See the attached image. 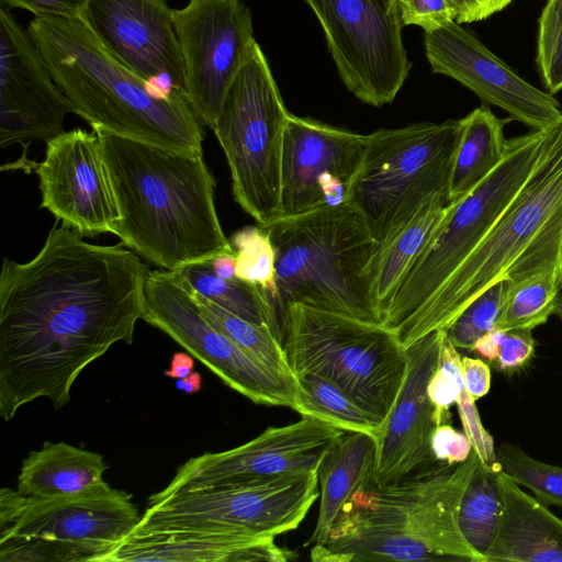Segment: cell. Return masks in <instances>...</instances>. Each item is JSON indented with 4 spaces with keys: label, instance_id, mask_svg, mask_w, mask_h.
Listing matches in <instances>:
<instances>
[{
    "label": "cell",
    "instance_id": "cell-1",
    "mask_svg": "<svg viewBox=\"0 0 562 562\" xmlns=\"http://www.w3.org/2000/svg\"><path fill=\"white\" fill-rule=\"evenodd\" d=\"M61 223L40 252L0 273V416L46 397L55 409L70 400L80 373L119 341L132 344L144 314L148 273L121 241L90 244Z\"/></svg>",
    "mask_w": 562,
    "mask_h": 562
},
{
    "label": "cell",
    "instance_id": "cell-2",
    "mask_svg": "<svg viewBox=\"0 0 562 562\" xmlns=\"http://www.w3.org/2000/svg\"><path fill=\"white\" fill-rule=\"evenodd\" d=\"M97 133L120 215L112 234L127 248L169 271L235 252L202 153Z\"/></svg>",
    "mask_w": 562,
    "mask_h": 562
},
{
    "label": "cell",
    "instance_id": "cell-3",
    "mask_svg": "<svg viewBox=\"0 0 562 562\" xmlns=\"http://www.w3.org/2000/svg\"><path fill=\"white\" fill-rule=\"evenodd\" d=\"M27 31L72 111L93 131L203 153L202 122L184 94H166L119 61L86 22L34 18Z\"/></svg>",
    "mask_w": 562,
    "mask_h": 562
},
{
    "label": "cell",
    "instance_id": "cell-4",
    "mask_svg": "<svg viewBox=\"0 0 562 562\" xmlns=\"http://www.w3.org/2000/svg\"><path fill=\"white\" fill-rule=\"evenodd\" d=\"M479 459L453 467L438 462L397 483L370 479L348 498L314 562L470 561L483 562L458 524L460 501Z\"/></svg>",
    "mask_w": 562,
    "mask_h": 562
},
{
    "label": "cell",
    "instance_id": "cell-5",
    "mask_svg": "<svg viewBox=\"0 0 562 562\" xmlns=\"http://www.w3.org/2000/svg\"><path fill=\"white\" fill-rule=\"evenodd\" d=\"M551 269L562 273V117L547 127L541 154L506 210L397 337L406 349L435 330H447L494 284Z\"/></svg>",
    "mask_w": 562,
    "mask_h": 562
},
{
    "label": "cell",
    "instance_id": "cell-6",
    "mask_svg": "<svg viewBox=\"0 0 562 562\" xmlns=\"http://www.w3.org/2000/svg\"><path fill=\"white\" fill-rule=\"evenodd\" d=\"M261 227L276 252L279 316L294 302L381 323L374 296L381 243L347 201Z\"/></svg>",
    "mask_w": 562,
    "mask_h": 562
},
{
    "label": "cell",
    "instance_id": "cell-7",
    "mask_svg": "<svg viewBox=\"0 0 562 562\" xmlns=\"http://www.w3.org/2000/svg\"><path fill=\"white\" fill-rule=\"evenodd\" d=\"M280 321L294 375L312 372L333 381L384 424L407 369L406 349L393 330L294 302L284 306Z\"/></svg>",
    "mask_w": 562,
    "mask_h": 562
},
{
    "label": "cell",
    "instance_id": "cell-8",
    "mask_svg": "<svg viewBox=\"0 0 562 562\" xmlns=\"http://www.w3.org/2000/svg\"><path fill=\"white\" fill-rule=\"evenodd\" d=\"M460 131V120H448L367 134L364 155L346 201L379 243L408 222L431 195L448 198Z\"/></svg>",
    "mask_w": 562,
    "mask_h": 562
},
{
    "label": "cell",
    "instance_id": "cell-9",
    "mask_svg": "<svg viewBox=\"0 0 562 562\" xmlns=\"http://www.w3.org/2000/svg\"><path fill=\"white\" fill-rule=\"evenodd\" d=\"M547 127L507 139L498 165L448 210L382 314L396 335L432 299L484 238L530 176Z\"/></svg>",
    "mask_w": 562,
    "mask_h": 562
},
{
    "label": "cell",
    "instance_id": "cell-10",
    "mask_svg": "<svg viewBox=\"0 0 562 562\" xmlns=\"http://www.w3.org/2000/svg\"><path fill=\"white\" fill-rule=\"evenodd\" d=\"M289 114L257 43L228 87L212 130L231 170L234 199L259 226L280 215Z\"/></svg>",
    "mask_w": 562,
    "mask_h": 562
},
{
    "label": "cell",
    "instance_id": "cell-11",
    "mask_svg": "<svg viewBox=\"0 0 562 562\" xmlns=\"http://www.w3.org/2000/svg\"><path fill=\"white\" fill-rule=\"evenodd\" d=\"M317 484L315 471L148 498L130 535L186 531L276 537L296 529L304 520L318 497Z\"/></svg>",
    "mask_w": 562,
    "mask_h": 562
},
{
    "label": "cell",
    "instance_id": "cell-12",
    "mask_svg": "<svg viewBox=\"0 0 562 562\" xmlns=\"http://www.w3.org/2000/svg\"><path fill=\"white\" fill-rule=\"evenodd\" d=\"M142 319L167 334L254 403L295 408L297 382L269 370L214 327L203 316L194 291L177 271H148Z\"/></svg>",
    "mask_w": 562,
    "mask_h": 562
},
{
    "label": "cell",
    "instance_id": "cell-13",
    "mask_svg": "<svg viewBox=\"0 0 562 562\" xmlns=\"http://www.w3.org/2000/svg\"><path fill=\"white\" fill-rule=\"evenodd\" d=\"M316 15L347 89L373 106L391 103L411 70L395 0H304Z\"/></svg>",
    "mask_w": 562,
    "mask_h": 562
},
{
    "label": "cell",
    "instance_id": "cell-14",
    "mask_svg": "<svg viewBox=\"0 0 562 562\" xmlns=\"http://www.w3.org/2000/svg\"><path fill=\"white\" fill-rule=\"evenodd\" d=\"M142 515L125 491L105 481L85 493L37 498L0 491V538L53 540L85 550L91 562L108 554L137 526Z\"/></svg>",
    "mask_w": 562,
    "mask_h": 562
},
{
    "label": "cell",
    "instance_id": "cell-15",
    "mask_svg": "<svg viewBox=\"0 0 562 562\" xmlns=\"http://www.w3.org/2000/svg\"><path fill=\"white\" fill-rule=\"evenodd\" d=\"M173 25L187 100L213 128L228 87L257 45L250 9L243 0H190L173 10Z\"/></svg>",
    "mask_w": 562,
    "mask_h": 562
},
{
    "label": "cell",
    "instance_id": "cell-16",
    "mask_svg": "<svg viewBox=\"0 0 562 562\" xmlns=\"http://www.w3.org/2000/svg\"><path fill=\"white\" fill-rule=\"evenodd\" d=\"M344 430L303 417L236 448L206 452L181 464L169 484L149 496L249 485L290 474L318 471L324 454L344 436Z\"/></svg>",
    "mask_w": 562,
    "mask_h": 562
},
{
    "label": "cell",
    "instance_id": "cell-17",
    "mask_svg": "<svg viewBox=\"0 0 562 562\" xmlns=\"http://www.w3.org/2000/svg\"><path fill=\"white\" fill-rule=\"evenodd\" d=\"M366 145L367 135L290 113L283 137L279 217L345 202Z\"/></svg>",
    "mask_w": 562,
    "mask_h": 562
},
{
    "label": "cell",
    "instance_id": "cell-18",
    "mask_svg": "<svg viewBox=\"0 0 562 562\" xmlns=\"http://www.w3.org/2000/svg\"><path fill=\"white\" fill-rule=\"evenodd\" d=\"M71 103L25 30L0 8V146L48 142L64 132Z\"/></svg>",
    "mask_w": 562,
    "mask_h": 562
},
{
    "label": "cell",
    "instance_id": "cell-19",
    "mask_svg": "<svg viewBox=\"0 0 562 562\" xmlns=\"http://www.w3.org/2000/svg\"><path fill=\"white\" fill-rule=\"evenodd\" d=\"M41 207L83 236L112 233L119 210L95 131L75 128L46 142L35 169Z\"/></svg>",
    "mask_w": 562,
    "mask_h": 562
},
{
    "label": "cell",
    "instance_id": "cell-20",
    "mask_svg": "<svg viewBox=\"0 0 562 562\" xmlns=\"http://www.w3.org/2000/svg\"><path fill=\"white\" fill-rule=\"evenodd\" d=\"M424 32L426 57L435 74L459 81L531 130L546 128L562 117L553 94L519 77L456 20Z\"/></svg>",
    "mask_w": 562,
    "mask_h": 562
},
{
    "label": "cell",
    "instance_id": "cell-21",
    "mask_svg": "<svg viewBox=\"0 0 562 562\" xmlns=\"http://www.w3.org/2000/svg\"><path fill=\"white\" fill-rule=\"evenodd\" d=\"M81 19L136 75L166 94L186 95L173 9L165 0H88Z\"/></svg>",
    "mask_w": 562,
    "mask_h": 562
},
{
    "label": "cell",
    "instance_id": "cell-22",
    "mask_svg": "<svg viewBox=\"0 0 562 562\" xmlns=\"http://www.w3.org/2000/svg\"><path fill=\"white\" fill-rule=\"evenodd\" d=\"M445 334V329L435 330L406 348L405 379L376 441L369 477L378 486L397 483L440 462L431 450L437 425L427 386L439 366Z\"/></svg>",
    "mask_w": 562,
    "mask_h": 562
},
{
    "label": "cell",
    "instance_id": "cell-23",
    "mask_svg": "<svg viewBox=\"0 0 562 562\" xmlns=\"http://www.w3.org/2000/svg\"><path fill=\"white\" fill-rule=\"evenodd\" d=\"M276 537L223 532H157L130 535L104 562H285L294 552L280 548Z\"/></svg>",
    "mask_w": 562,
    "mask_h": 562
},
{
    "label": "cell",
    "instance_id": "cell-24",
    "mask_svg": "<svg viewBox=\"0 0 562 562\" xmlns=\"http://www.w3.org/2000/svg\"><path fill=\"white\" fill-rule=\"evenodd\" d=\"M498 484L502 512L486 562H562V519L503 469Z\"/></svg>",
    "mask_w": 562,
    "mask_h": 562
},
{
    "label": "cell",
    "instance_id": "cell-25",
    "mask_svg": "<svg viewBox=\"0 0 562 562\" xmlns=\"http://www.w3.org/2000/svg\"><path fill=\"white\" fill-rule=\"evenodd\" d=\"M106 469L100 453L46 441L22 461L16 490L37 498L77 495L102 484Z\"/></svg>",
    "mask_w": 562,
    "mask_h": 562
},
{
    "label": "cell",
    "instance_id": "cell-26",
    "mask_svg": "<svg viewBox=\"0 0 562 562\" xmlns=\"http://www.w3.org/2000/svg\"><path fill=\"white\" fill-rule=\"evenodd\" d=\"M376 440L363 432H348L323 457L318 467L321 504L315 530L305 546L324 544L341 508L372 474Z\"/></svg>",
    "mask_w": 562,
    "mask_h": 562
},
{
    "label": "cell",
    "instance_id": "cell-27",
    "mask_svg": "<svg viewBox=\"0 0 562 562\" xmlns=\"http://www.w3.org/2000/svg\"><path fill=\"white\" fill-rule=\"evenodd\" d=\"M512 119H498L487 106H480L461 119L448 189L449 203L471 191L502 160L507 139L504 126Z\"/></svg>",
    "mask_w": 562,
    "mask_h": 562
},
{
    "label": "cell",
    "instance_id": "cell-28",
    "mask_svg": "<svg viewBox=\"0 0 562 562\" xmlns=\"http://www.w3.org/2000/svg\"><path fill=\"white\" fill-rule=\"evenodd\" d=\"M448 206L447 195H431L408 222L381 244L374 273V296L381 319L395 290L424 250Z\"/></svg>",
    "mask_w": 562,
    "mask_h": 562
},
{
    "label": "cell",
    "instance_id": "cell-29",
    "mask_svg": "<svg viewBox=\"0 0 562 562\" xmlns=\"http://www.w3.org/2000/svg\"><path fill=\"white\" fill-rule=\"evenodd\" d=\"M177 272L195 293L239 317L269 327L282 342L278 310L262 289L238 278L217 276L211 260L188 265Z\"/></svg>",
    "mask_w": 562,
    "mask_h": 562
},
{
    "label": "cell",
    "instance_id": "cell-30",
    "mask_svg": "<svg viewBox=\"0 0 562 562\" xmlns=\"http://www.w3.org/2000/svg\"><path fill=\"white\" fill-rule=\"evenodd\" d=\"M297 397L294 411L347 432H363L376 441L383 423L359 406L333 381L312 373H295Z\"/></svg>",
    "mask_w": 562,
    "mask_h": 562
},
{
    "label": "cell",
    "instance_id": "cell-31",
    "mask_svg": "<svg viewBox=\"0 0 562 562\" xmlns=\"http://www.w3.org/2000/svg\"><path fill=\"white\" fill-rule=\"evenodd\" d=\"M501 463L487 464L479 457L463 491L458 524L471 548L486 562L501 512L498 474Z\"/></svg>",
    "mask_w": 562,
    "mask_h": 562
},
{
    "label": "cell",
    "instance_id": "cell-32",
    "mask_svg": "<svg viewBox=\"0 0 562 562\" xmlns=\"http://www.w3.org/2000/svg\"><path fill=\"white\" fill-rule=\"evenodd\" d=\"M203 316L235 345L274 373L296 381L281 340L267 326L239 317L194 292Z\"/></svg>",
    "mask_w": 562,
    "mask_h": 562
},
{
    "label": "cell",
    "instance_id": "cell-33",
    "mask_svg": "<svg viewBox=\"0 0 562 562\" xmlns=\"http://www.w3.org/2000/svg\"><path fill=\"white\" fill-rule=\"evenodd\" d=\"M562 290V273L543 271L516 283L507 284L505 300L495 328L533 329L554 313Z\"/></svg>",
    "mask_w": 562,
    "mask_h": 562
},
{
    "label": "cell",
    "instance_id": "cell-34",
    "mask_svg": "<svg viewBox=\"0 0 562 562\" xmlns=\"http://www.w3.org/2000/svg\"><path fill=\"white\" fill-rule=\"evenodd\" d=\"M229 241L236 254V277L262 289L276 306V252L269 233L259 225L246 226Z\"/></svg>",
    "mask_w": 562,
    "mask_h": 562
},
{
    "label": "cell",
    "instance_id": "cell-35",
    "mask_svg": "<svg viewBox=\"0 0 562 562\" xmlns=\"http://www.w3.org/2000/svg\"><path fill=\"white\" fill-rule=\"evenodd\" d=\"M498 462L520 486L530 490L546 505L562 507V468L541 462L512 443L496 448Z\"/></svg>",
    "mask_w": 562,
    "mask_h": 562
},
{
    "label": "cell",
    "instance_id": "cell-36",
    "mask_svg": "<svg viewBox=\"0 0 562 562\" xmlns=\"http://www.w3.org/2000/svg\"><path fill=\"white\" fill-rule=\"evenodd\" d=\"M507 291L502 281L474 299L451 323L446 334L457 349L473 350L475 341L495 328Z\"/></svg>",
    "mask_w": 562,
    "mask_h": 562
},
{
    "label": "cell",
    "instance_id": "cell-37",
    "mask_svg": "<svg viewBox=\"0 0 562 562\" xmlns=\"http://www.w3.org/2000/svg\"><path fill=\"white\" fill-rule=\"evenodd\" d=\"M537 66L550 94L562 90V0H548L538 21Z\"/></svg>",
    "mask_w": 562,
    "mask_h": 562
},
{
    "label": "cell",
    "instance_id": "cell-38",
    "mask_svg": "<svg viewBox=\"0 0 562 562\" xmlns=\"http://www.w3.org/2000/svg\"><path fill=\"white\" fill-rule=\"evenodd\" d=\"M403 25H416L424 31L436 27L456 15L447 0H395Z\"/></svg>",
    "mask_w": 562,
    "mask_h": 562
},
{
    "label": "cell",
    "instance_id": "cell-39",
    "mask_svg": "<svg viewBox=\"0 0 562 562\" xmlns=\"http://www.w3.org/2000/svg\"><path fill=\"white\" fill-rule=\"evenodd\" d=\"M431 450L437 461L454 465L464 462L472 452V445L464 432L449 423L436 427L431 436Z\"/></svg>",
    "mask_w": 562,
    "mask_h": 562
},
{
    "label": "cell",
    "instance_id": "cell-40",
    "mask_svg": "<svg viewBox=\"0 0 562 562\" xmlns=\"http://www.w3.org/2000/svg\"><path fill=\"white\" fill-rule=\"evenodd\" d=\"M531 331L521 328L506 330L496 359L501 370H516L531 359L536 345Z\"/></svg>",
    "mask_w": 562,
    "mask_h": 562
},
{
    "label": "cell",
    "instance_id": "cell-41",
    "mask_svg": "<svg viewBox=\"0 0 562 562\" xmlns=\"http://www.w3.org/2000/svg\"><path fill=\"white\" fill-rule=\"evenodd\" d=\"M9 7L30 11L35 18L59 16L79 19L88 0H2Z\"/></svg>",
    "mask_w": 562,
    "mask_h": 562
},
{
    "label": "cell",
    "instance_id": "cell-42",
    "mask_svg": "<svg viewBox=\"0 0 562 562\" xmlns=\"http://www.w3.org/2000/svg\"><path fill=\"white\" fill-rule=\"evenodd\" d=\"M513 0H447L458 23L482 21L505 9Z\"/></svg>",
    "mask_w": 562,
    "mask_h": 562
},
{
    "label": "cell",
    "instance_id": "cell-43",
    "mask_svg": "<svg viewBox=\"0 0 562 562\" xmlns=\"http://www.w3.org/2000/svg\"><path fill=\"white\" fill-rule=\"evenodd\" d=\"M461 367L468 393L476 401L485 396L491 387L490 367L480 359L462 357Z\"/></svg>",
    "mask_w": 562,
    "mask_h": 562
},
{
    "label": "cell",
    "instance_id": "cell-44",
    "mask_svg": "<svg viewBox=\"0 0 562 562\" xmlns=\"http://www.w3.org/2000/svg\"><path fill=\"white\" fill-rule=\"evenodd\" d=\"M505 335L506 330L493 328L475 341L472 351H476L487 360H496Z\"/></svg>",
    "mask_w": 562,
    "mask_h": 562
},
{
    "label": "cell",
    "instance_id": "cell-45",
    "mask_svg": "<svg viewBox=\"0 0 562 562\" xmlns=\"http://www.w3.org/2000/svg\"><path fill=\"white\" fill-rule=\"evenodd\" d=\"M194 360L186 352H175L170 360L169 368L164 374L170 379H184L193 372Z\"/></svg>",
    "mask_w": 562,
    "mask_h": 562
},
{
    "label": "cell",
    "instance_id": "cell-46",
    "mask_svg": "<svg viewBox=\"0 0 562 562\" xmlns=\"http://www.w3.org/2000/svg\"><path fill=\"white\" fill-rule=\"evenodd\" d=\"M214 272L224 279H235L236 277V254H222L211 260Z\"/></svg>",
    "mask_w": 562,
    "mask_h": 562
},
{
    "label": "cell",
    "instance_id": "cell-47",
    "mask_svg": "<svg viewBox=\"0 0 562 562\" xmlns=\"http://www.w3.org/2000/svg\"><path fill=\"white\" fill-rule=\"evenodd\" d=\"M175 386L188 394L198 393L202 389V376L199 372L193 371L187 378L177 380Z\"/></svg>",
    "mask_w": 562,
    "mask_h": 562
},
{
    "label": "cell",
    "instance_id": "cell-48",
    "mask_svg": "<svg viewBox=\"0 0 562 562\" xmlns=\"http://www.w3.org/2000/svg\"><path fill=\"white\" fill-rule=\"evenodd\" d=\"M553 314H557L562 319V292L559 294Z\"/></svg>",
    "mask_w": 562,
    "mask_h": 562
}]
</instances>
